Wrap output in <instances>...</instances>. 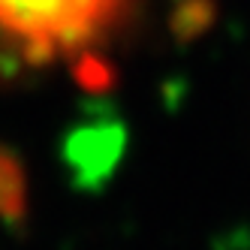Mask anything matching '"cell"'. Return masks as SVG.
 I'll return each instance as SVG.
<instances>
[{"label":"cell","instance_id":"6da1fadb","mask_svg":"<svg viewBox=\"0 0 250 250\" xmlns=\"http://www.w3.org/2000/svg\"><path fill=\"white\" fill-rule=\"evenodd\" d=\"M121 0H0V30L21 48L27 66L79 58L112 30Z\"/></svg>","mask_w":250,"mask_h":250},{"label":"cell","instance_id":"7a4b0ae2","mask_svg":"<svg viewBox=\"0 0 250 250\" xmlns=\"http://www.w3.org/2000/svg\"><path fill=\"white\" fill-rule=\"evenodd\" d=\"M127 151V124L109 103H84L63 127L58 157L76 193H100L115 178Z\"/></svg>","mask_w":250,"mask_h":250},{"label":"cell","instance_id":"3957f363","mask_svg":"<svg viewBox=\"0 0 250 250\" xmlns=\"http://www.w3.org/2000/svg\"><path fill=\"white\" fill-rule=\"evenodd\" d=\"M27 172L19 154L0 145V223L21 226L27 220Z\"/></svg>","mask_w":250,"mask_h":250},{"label":"cell","instance_id":"277c9868","mask_svg":"<svg viewBox=\"0 0 250 250\" xmlns=\"http://www.w3.org/2000/svg\"><path fill=\"white\" fill-rule=\"evenodd\" d=\"M73 76L79 79V84L84 91H91V94H103L115 84V69L100 55H94V51H84V55H79L73 61Z\"/></svg>","mask_w":250,"mask_h":250},{"label":"cell","instance_id":"5b68a950","mask_svg":"<svg viewBox=\"0 0 250 250\" xmlns=\"http://www.w3.org/2000/svg\"><path fill=\"white\" fill-rule=\"evenodd\" d=\"M211 21V0H184L181 9L172 15V30L178 37H193L205 30Z\"/></svg>","mask_w":250,"mask_h":250}]
</instances>
